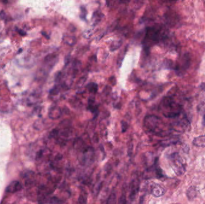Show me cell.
Wrapping results in <instances>:
<instances>
[{"instance_id":"6da1fadb","label":"cell","mask_w":205,"mask_h":204,"mask_svg":"<svg viewBox=\"0 0 205 204\" xmlns=\"http://www.w3.org/2000/svg\"><path fill=\"white\" fill-rule=\"evenodd\" d=\"M144 126L150 132L159 136L168 135L173 131L172 128L169 127L160 117L154 115H149L145 117Z\"/></svg>"},{"instance_id":"7a4b0ae2","label":"cell","mask_w":205,"mask_h":204,"mask_svg":"<svg viewBox=\"0 0 205 204\" xmlns=\"http://www.w3.org/2000/svg\"><path fill=\"white\" fill-rule=\"evenodd\" d=\"M160 109L167 118L174 119L182 113V107L172 96H167L160 103Z\"/></svg>"},{"instance_id":"3957f363","label":"cell","mask_w":205,"mask_h":204,"mask_svg":"<svg viewBox=\"0 0 205 204\" xmlns=\"http://www.w3.org/2000/svg\"><path fill=\"white\" fill-rule=\"evenodd\" d=\"M169 161L174 172L177 175H183L187 169V164L183 157L177 152H174L169 156Z\"/></svg>"},{"instance_id":"277c9868","label":"cell","mask_w":205,"mask_h":204,"mask_svg":"<svg viewBox=\"0 0 205 204\" xmlns=\"http://www.w3.org/2000/svg\"><path fill=\"white\" fill-rule=\"evenodd\" d=\"M164 37L165 33H164L162 28L159 26L150 27L146 29V39L153 43H158Z\"/></svg>"},{"instance_id":"5b68a950","label":"cell","mask_w":205,"mask_h":204,"mask_svg":"<svg viewBox=\"0 0 205 204\" xmlns=\"http://www.w3.org/2000/svg\"><path fill=\"white\" fill-rule=\"evenodd\" d=\"M174 119H176V120L174 122L171 126L173 131L178 132H184L189 129L190 127L189 120L183 112Z\"/></svg>"},{"instance_id":"8992f818","label":"cell","mask_w":205,"mask_h":204,"mask_svg":"<svg viewBox=\"0 0 205 204\" xmlns=\"http://www.w3.org/2000/svg\"><path fill=\"white\" fill-rule=\"evenodd\" d=\"M189 62H190V60H189V57H188V56H187V55H185V56H184L182 58L179 64H178L176 66V70L178 71V73L179 74L184 73V72L189 67Z\"/></svg>"},{"instance_id":"52a82bcc","label":"cell","mask_w":205,"mask_h":204,"mask_svg":"<svg viewBox=\"0 0 205 204\" xmlns=\"http://www.w3.org/2000/svg\"><path fill=\"white\" fill-rule=\"evenodd\" d=\"M22 188L21 183L18 181H14L12 182L7 188H6V192L10 193H14L21 190Z\"/></svg>"},{"instance_id":"ba28073f","label":"cell","mask_w":205,"mask_h":204,"mask_svg":"<svg viewBox=\"0 0 205 204\" xmlns=\"http://www.w3.org/2000/svg\"><path fill=\"white\" fill-rule=\"evenodd\" d=\"M61 116V111L59 107H54L50 109L49 112V116L52 119H58Z\"/></svg>"},{"instance_id":"9c48e42d","label":"cell","mask_w":205,"mask_h":204,"mask_svg":"<svg viewBox=\"0 0 205 204\" xmlns=\"http://www.w3.org/2000/svg\"><path fill=\"white\" fill-rule=\"evenodd\" d=\"M193 143L196 147H205V135L195 138L193 139Z\"/></svg>"},{"instance_id":"30bf717a","label":"cell","mask_w":205,"mask_h":204,"mask_svg":"<svg viewBox=\"0 0 205 204\" xmlns=\"http://www.w3.org/2000/svg\"><path fill=\"white\" fill-rule=\"evenodd\" d=\"M74 147H75V148L76 150H79L80 152H82V151L85 150L87 148V146H85V144L83 143V140L80 138L77 139L75 141Z\"/></svg>"},{"instance_id":"8fae6325","label":"cell","mask_w":205,"mask_h":204,"mask_svg":"<svg viewBox=\"0 0 205 204\" xmlns=\"http://www.w3.org/2000/svg\"><path fill=\"white\" fill-rule=\"evenodd\" d=\"M165 193V189L160 186H155L152 189V193L155 196H160L163 195Z\"/></svg>"},{"instance_id":"7c38bea8","label":"cell","mask_w":205,"mask_h":204,"mask_svg":"<svg viewBox=\"0 0 205 204\" xmlns=\"http://www.w3.org/2000/svg\"><path fill=\"white\" fill-rule=\"evenodd\" d=\"M187 195L189 199H193L195 198L197 195L196 188L194 186L190 187L187 190Z\"/></svg>"},{"instance_id":"4fadbf2b","label":"cell","mask_w":205,"mask_h":204,"mask_svg":"<svg viewBox=\"0 0 205 204\" xmlns=\"http://www.w3.org/2000/svg\"><path fill=\"white\" fill-rule=\"evenodd\" d=\"M87 88L88 90L93 93H95L98 89L97 84L94 83H89L88 85H87Z\"/></svg>"},{"instance_id":"5bb4252c","label":"cell","mask_w":205,"mask_h":204,"mask_svg":"<svg viewBox=\"0 0 205 204\" xmlns=\"http://www.w3.org/2000/svg\"><path fill=\"white\" fill-rule=\"evenodd\" d=\"M122 44V42L121 41H117L116 43L115 44H112V46H111V50L113 51V50H115L116 49H118L119 48L121 47Z\"/></svg>"},{"instance_id":"9a60e30c","label":"cell","mask_w":205,"mask_h":204,"mask_svg":"<svg viewBox=\"0 0 205 204\" xmlns=\"http://www.w3.org/2000/svg\"><path fill=\"white\" fill-rule=\"evenodd\" d=\"M121 127H122V132L124 133L127 130L128 128V124L125 121L121 122Z\"/></svg>"},{"instance_id":"2e32d148","label":"cell","mask_w":205,"mask_h":204,"mask_svg":"<svg viewBox=\"0 0 205 204\" xmlns=\"http://www.w3.org/2000/svg\"><path fill=\"white\" fill-rule=\"evenodd\" d=\"M115 199H116V196L114 193L112 194L109 199H108V201H107V203L108 204H110V203H115Z\"/></svg>"},{"instance_id":"e0dca14e","label":"cell","mask_w":205,"mask_h":204,"mask_svg":"<svg viewBox=\"0 0 205 204\" xmlns=\"http://www.w3.org/2000/svg\"><path fill=\"white\" fill-rule=\"evenodd\" d=\"M49 203H61L62 202L57 197H52L50 198V201L48 202Z\"/></svg>"},{"instance_id":"ac0fdd59","label":"cell","mask_w":205,"mask_h":204,"mask_svg":"<svg viewBox=\"0 0 205 204\" xmlns=\"http://www.w3.org/2000/svg\"><path fill=\"white\" fill-rule=\"evenodd\" d=\"M200 109L203 113V119H204V122L205 123V102L204 103L202 104Z\"/></svg>"},{"instance_id":"d6986e66","label":"cell","mask_w":205,"mask_h":204,"mask_svg":"<svg viewBox=\"0 0 205 204\" xmlns=\"http://www.w3.org/2000/svg\"><path fill=\"white\" fill-rule=\"evenodd\" d=\"M5 17H6V13H5L4 11L1 10L0 11V19H2V20H3V19H4Z\"/></svg>"},{"instance_id":"ffe728a7","label":"cell","mask_w":205,"mask_h":204,"mask_svg":"<svg viewBox=\"0 0 205 204\" xmlns=\"http://www.w3.org/2000/svg\"><path fill=\"white\" fill-rule=\"evenodd\" d=\"M118 1L119 2H121L122 4H125L129 3L130 1V0H118Z\"/></svg>"},{"instance_id":"44dd1931","label":"cell","mask_w":205,"mask_h":204,"mask_svg":"<svg viewBox=\"0 0 205 204\" xmlns=\"http://www.w3.org/2000/svg\"><path fill=\"white\" fill-rule=\"evenodd\" d=\"M161 1H163L164 2H167V3H172V2H176V0H160Z\"/></svg>"},{"instance_id":"7402d4cb","label":"cell","mask_w":205,"mask_h":204,"mask_svg":"<svg viewBox=\"0 0 205 204\" xmlns=\"http://www.w3.org/2000/svg\"><path fill=\"white\" fill-rule=\"evenodd\" d=\"M17 32H18V33H19L21 35H22V36H25V35H26V33L24 32L23 30L19 29V30H17Z\"/></svg>"},{"instance_id":"603a6c76","label":"cell","mask_w":205,"mask_h":204,"mask_svg":"<svg viewBox=\"0 0 205 204\" xmlns=\"http://www.w3.org/2000/svg\"><path fill=\"white\" fill-rule=\"evenodd\" d=\"M2 1L3 3L7 4V3H8V0H2Z\"/></svg>"}]
</instances>
